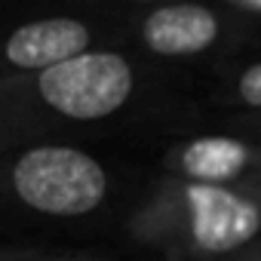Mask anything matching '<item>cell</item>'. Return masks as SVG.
I'll list each match as a JSON object with an SVG mask.
<instances>
[{
  "mask_svg": "<svg viewBox=\"0 0 261 261\" xmlns=\"http://www.w3.org/2000/svg\"><path fill=\"white\" fill-rule=\"evenodd\" d=\"M10 148H16V139L10 133V126L0 120V151H10Z\"/></svg>",
  "mask_w": 261,
  "mask_h": 261,
  "instance_id": "4fadbf2b",
  "label": "cell"
},
{
  "mask_svg": "<svg viewBox=\"0 0 261 261\" xmlns=\"http://www.w3.org/2000/svg\"><path fill=\"white\" fill-rule=\"evenodd\" d=\"M258 246H261V240H258Z\"/></svg>",
  "mask_w": 261,
  "mask_h": 261,
  "instance_id": "5bb4252c",
  "label": "cell"
},
{
  "mask_svg": "<svg viewBox=\"0 0 261 261\" xmlns=\"http://www.w3.org/2000/svg\"><path fill=\"white\" fill-rule=\"evenodd\" d=\"M34 243H0V261H31Z\"/></svg>",
  "mask_w": 261,
  "mask_h": 261,
  "instance_id": "8fae6325",
  "label": "cell"
},
{
  "mask_svg": "<svg viewBox=\"0 0 261 261\" xmlns=\"http://www.w3.org/2000/svg\"><path fill=\"white\" fill-rule=\"evenodd\" d=\"M261 240V194L148 172L108 233L117 252L151 261H212Z\"/></svg>",
  "mask_w": 261,
  "mask_h": 261,
  "instance_id": "3957f363",
  "label": "cell"
},
{
  "mask_svg": "<svg viewBox=\"0 0 261 261\" xmlns=\"http://www.w3.org/2000/svg\"><path fill=\"white\" fill-rule=\"evenodd\" d=\"M221 7L237 25L240 49L261 46V0H221Z\"/></svg>",
  "mask_w": 261,
  "mask_h": 261,
  "instance_id": "ba28073f",
  "label": "cell"
},
{
  "mask_svg": "<svg viewBox=\"0 0 261 261\" xmlns=\"http://www.w3.org/2000/svg\"><path fill=\"white\" fill-rule=\"evenodd\" d=\"M148 172V157L111 148L34 142L0 151V230L108 240Z\"/></svg>",
  "mask_w": 261,
  "mask_h": 261,
  "instance_id": "7a4b0ae2",
  "label": "cell"
},
{
  "mask_svg": "<svg viewBox=\"0 0 261 261\" xmlns=\"http://www.w3.org/2000/svg\"><path fill=\"white\" fill-rule=\"evenodd\" d=\"M108 46H120V4H68L10 16L0 22V83Z\"/></svg>",
  "mask_w": 261,
  "mask_h": 261,
  "instance_id": "5b68a950",
  "label": "cell"
},
{
  "mask_svg": "<svg viewBox=\"0 0 261 261\" xmlns=\"http://www.w3.org/2000/svg\"><path fill=\"white\" fill-rule=\"evenodd\" d=\"M31 261H151L126 252H98V249H59V246H43L34 243Z\"/></svg>",
  "mask_w": 261,
  "mask_h": 261,
  "instance_id": "9c48e42d",
  "label": "cell"
},
{
  "mask_svg": "<svg viewBox=\"0 0 261 261\" xmlns=\"http://www.w3.org/2000/svg\"><path fill=\"white\" fill-rule=\"evenodd\" d=\"M0 120L16 148L68 142L148 157L157 145L197 133L206 114L197 80L126 46L92 49L43 74L0 83Z\"/></svg>",
  "mask_w": 261,
  "mask_h": 261,
  "instance_id": "6da1fadb",
  "label": "cell"
},
{
  "mask_svg": "<svg viewBox=\"0 0 261 261\" xmlns=\"http://www.w3.org/2000/svg\"><path fill=\"white\" fill-rule=\"evenodd\" d=\"M206 117H261V46L237 49L197 80Z\"/></svg>",
  "mask_w": 261,
  "mask_h": 261,
  "instance_id": "52a82bcc",
  "label": "cell"
},
{
  "mask_svg": "<svg viewBox=\"0 0 261 261\" xmlns=\"http://www.w3.org/2000/svg\"><path fill=\"white\" fill-rule=\"evenodd\" d=\"M120 46L160 68L200 80L240 49V34L221 0H123Z\"/></svg>",
  "mask_w": 261,
  "mask_h": 261,
  "instance_id": "277c9868",
  "label": "cell"
},
{
  "mask_svg": "<svg viewBox=\"0 0 261 261\" xmlns=\"http://www.w3.org/2000/svg\"><path fill=\"white\" fill-rule=\"evenodd\" d=\"M148 166L160 175L194 185L261 194V142L224 129H197L169 139L148 154Z\"/></svg>",
  "mask_w": 261,
  "mask_h": 261,
  "instance_id": "8992f818",
  "label": "cell"
},
{
  "mask_svg": "<svg viewBox=\"0 0 261 261\" xmlns=\"http://www.w3.org/2000/svg\"><path fill=\"white\" fill-rule=\"evenodd\" d=\"M212 261H261V246H249V249H240L233 255H224V258H212Z\"/></svg>",
  "mask_w": 261,
  "mask_h": 261,
  "instance_id": "7c38bea8",
  "label": "cell"
},
{
  "mask_svg": "<svg viewBox=\"0 0 261 261\" xmlns=\"http://www.w3.org/2000/svg\"><path fill=\"white\" fill-rule=\"evenodd\" d=\"M203 129H224V133L261 142V117H237V114H224V117H206Z\"/></svg>",
  "mask_w": 261,
  "mask_h": 261,
  "instance_id": "30bf717a",
  "label": "cell"
}]
</instances>
